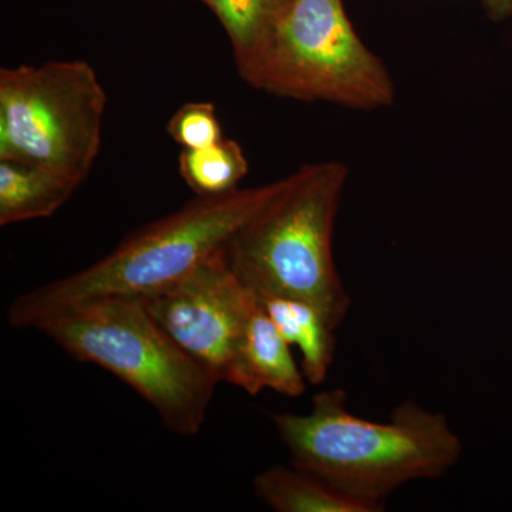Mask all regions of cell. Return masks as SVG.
I'll return each mask as SVG.
<instances>
[{
  "mask_svg": "<svg viewBox=\"0 0 512 512\" xmlns=\"http://www.w3.org/2000/svg\"><path fill=\"white\" fill-rule=\"evenodd\" d=\"M340 389L318 393L306 414L272 416L292 466L319 477L340 493L383 510L397 488L447 474L463 454V441L443 413L407 400L387 421H370L349 412Z\"/></svg>",
  "mask_w": 512,
  "mask_h": 512,
  "instance_id": "6da1fadb",
  "label": "cell"
},
{
  "mask_svg": "<svg viewBox=\"0 0 512 512\" xmlns=\"http://www.w3.org/2000/svg\"><path fill=\"white\" fill-rule=\"evenodd\" d=\"M284 178L261 187L200 197L138 229L110 254L76 274L22 293L10 303L13 328H37L57 315L104 299H143L167 291L227 248L232 237L278 194Z\"/></svg>",
  "mask_w": 512,
  "mask_h": 512,
  "instance_id": "7a4b0ae2",
  "label": "cell"
},
{
  "mask_svg": "<svg viewBox=\"0 0 512 512\" xmlns=\"http://www.w3.org/2000/svg\"><path fill=\"white\" fill-rule=\"evenodd\" d=\"M348 177L340 161L302 165L225 248L232 271L256 298L312 303L333 329L352 305L333 258V231Z\"/></svg>",
  "mask_w": 512,
  "mask_h": 512,
  "instance_id": "3957f363",
  "label": "cell"
},
{
  "mask_svg": "<svg viewBox=\"0 0 512 512\" xmlns=\"http://www.w3.org/2000/svg\"><path fill=\"white\" fill-rule=\"evenodd\" d=\"M36 329L74 359L103 367L136 390L168 430L200 433L220 382L157 325L143 302L87 303Z\"/></svg>",
  "mask_w": 512,
  "mask_h": 512,
  "instance_id": "277c9868",
  "label": "cell"
},
{
  "mask_svg": "<svg viewBox=\"0 0 512 512\" xmlns=\"http://www.w3.org/2000/svg\"><path fill=\"white\" fill-rule=\"evenodd\" d=\"M237 69L249 86L286 99L375 110L396 97L386 66L357 36L342 0H291Z\"/></svg>",
  "mask_w": 512,
  "mask_h": 512,
  "instance_id": "5b68a950",
  "label": "cell"
},
{
  "mask_svg": "<svg viewBox=\"0 0 512 512\" xmlns=\"http://www.w3.org/2000/svg\"><path fill=\"white\" fill-rule=\"evenodd\" d=\"M106 89L86 60L0 69V160L84 183L101 150Z\"/></svg>",
  "mask_w": 512,
  "mask_h": 512,
  "instance_id": "8992f818",
  "label": "cell"
},
{
  "mask_svg": "<svg viewBox=\"0 0 512 512\" xmlns=\"http://www.w3.org/2000/svg\"><path fill=\"white\" fill-rule=\"evenodd\" d=\"M141 302L185 353L225 382L256 303L229 266L225 249L177 285Z\"/></svg>",
  "mask_w": 512,
  "mask_h": 512,
  "instance_id": "52a82bcc",
  "label": "cell"
},
{
  "mask_svg": "<svg viewBox=\"0 0 512 512\" xmlns=\"http://www.w3.org/2000/svg\"><path fill=\"white\" fill-rule=\"evenodd\" d=\"M291 348L256 301L225 383L241 387L251 396L265 389L288 397L302 396L308 380L296 365Z\"/></svg>",
  "mask_w": 512,
  "mask_h": 512,
  "instance_id": "ba28073f",
  "label": "cell"
},
{
  "mask_svg": "<svg viewBox=\"0 0 512 512\" xmlns=\"http://www.w3.org/2000/svg\"><path fill=\"white\" fill-rule=\"evenodd\" d=\"M80 185L37 165L0 160V225L52 217Z\"/></svg>",
  "mask_w": 512,
  "mask_h": 512,
  "instance_id": "9c48e42d",
  "label": "cell"
},
{
  "mask_svg": "<svg viewBox=\"0 0 512 512\" xmlns=\"http://www.w3.org/2000/svg\"><path fill=\"white\" fill-rule=\"evenodd\" d=\"M256 301L286 342L301 352L302 372L308 383H322L336 352V329L325 315L312 303L288 296H258Z\"/></svg>",
  "mask_w": 512,
  "mask_h": 512,
  "instance_id": "30bf717a",
  "label": "cell"
},
{
  "mask_svg": "<svg viewBox=\"0 0 512 512\" xmlns=\"http://www.w3.org/2000/svg\"><path fill=\"white\" fill-rule=\"evenodd\" d=\"M255 494L278 512H369L308 471L275 466L254 480Z\"/></svg>",
  "mask_w": 512,
  "mask_h": 512,
  "instance_id": "8fae6325",
  "label": "cell"
},
{
  "mask_svg": "<svg viewBox=\"0 0 512 512\" xmlns=\"http://www.w3.org/2000/svg\"><path fill=\"white\" fill-rule=\"evenodd\" d=\"M178 167L185 184L200 197L238 190L249 171L244 150L231 138L204 148H184Z\"/></svg>",
  "mask_w": 512,
  "mask_h": 512,
  "instance_id": "7c38bea8",
  "label": "cell"
},
{
  "mask_svg": "<svg viewBox=\"0 0 512 512\" xmlns=\"http://www.w3.org/2000/svg\"><path fill=\"white\" fill-rule=\"evenodd\" d=\"M220 19L235 66L262 45L291 0H202Z\"/></svg>",
  "mask_w": 512,
  "mask_h": 512,
  "instance_id": "4fadbf2b",
  "label": "cell"
},
{
  "mask_svg": "<svg viewBox=\"0 0 512 512\" xmlns=\"http://www.w3.org/2000/svg\"><path fill=\"white\" fill-rule=\"evenodd\" d=\"M168 136L183 148H204L220 141L222 127L211 101H191L168 120Z\"/></svg>",
  "mask_w": 512,
  "mask_h": 512,
  "instance_id": "5bb4252c",
  "label": "cell"
},
{
  "mask_svg": "<svg viewBox=\"0 0 512 512\" xmlns=\"http://www.w3.org/2000/svg\"><path fill=\"white\" fill-rule=\"evenodd\" d=\"M488 16L494 20H503L512 15V0H484Z\"/></svg>",
  "mask_w": 512,
  "mask_h": 512,
  "instance_id": "9a60e30c",
  "label": "cell"
}]
</instances>
